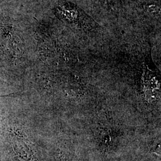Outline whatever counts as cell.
I'll return each instance as SVG.
<instances>
[{
	"label": "cell",
	"mask_w": 161,
	"mask_h": 161,
	"mask_svg": "<svg viewBox=\"0 0 161 161\" xmlns=\"http://www.w3.org/2000/svg\"><path fill=\"white\" fill-rule=\"evenodd\" d=\"M10 96L11 95H7V96H0V97H6V96Z\"/></svg>",
	"instance_id": "6da1fadb"
}]
</instances>
